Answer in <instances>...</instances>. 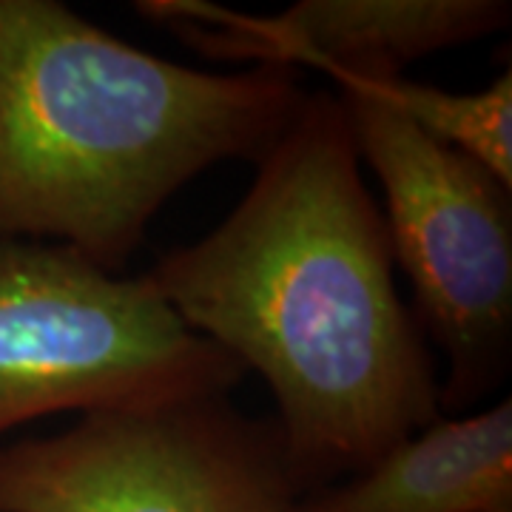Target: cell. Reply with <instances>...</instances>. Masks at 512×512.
I'll return each instance as SVG.
<instances>
[{
	"label": "cell",
	"instance_id": "1",
	"mask_svg": "<svg viewBox=\"0 0 512 512\" xmlns=\"http://www.w3.org/2000/svg\"><path fill=\"white\" fill-rule=\"evenodd\" d=\"M146 276L271 387L302 493L444 419L433 350L396 288L384 214L333 92H308L237 208Z\"/></svg>",
	"mask_w": 512,
	"mask_h": 512
},
{
	"label": "cell",
	"instance_id": "2",
	"mask_svg": "<svg viewBox=\"0 0 512 512\" xmlns=\"http://www.w3.org/2000/svg\"><path fill=\"white\" fill-rule=\"evenodd\" d=\"M308 92L296 72H200L57 0H0V239L69 245L120 274L180 188L259 163Z\"/></svg>",
	"mask_w": 512,
	"mask_h": 512
},
{
	"label": "cell",
	"instance_id": "3",
	"mask_svg": "<svg viewBox=\"0 0 512 512\" xmlns=\"http://www.w3.org/2000/svg\"><path fill=\"white\" fill-rule=\"evenodd\" d=\"M248 373L143 276L69 245L0 239V436L69 413L228 396Z\"/></svg>",
	"mask_w": 512,
	"mask_h": 512
},
{
	"label": "cell",
	"instance_id": "4",
	"mask_svg": "<svg viewBox=\"0 0 512 512\" xmlns=\"http://www.w3.org/2000/svg\"><path fill=\"white\" fill-rule=\"evenodd\" d=\"M359 160L384 194L396 268L416 319L441 350V413L464 416L507 382L512 365V188L427 137L384 97L333 83Z\"/></svg>",
	"mask_w": 512,
	"mask_h": 512
},
{
	"label": "cell",
	"instance_id": "5",
	"mask_svg": "<svg viewBox=\"0 0 512 512\" xmlns=\"http://www.w3.org/2000/svg\"><path fill=\"white\" fill-rule=\"evenodd\" d=\"M299 495L276 419L228 396L89 413L0 444V512H291Z\"/></svg>",
	"mask_w": 512,
	"mask_h": 512
},
{
	"label": "cell",
	"instance_id": "6",
	"mask_svg": "<svg viewBox=\"0 0 512 512\" xmlns=\"http://www.w3.org/2000/svg\"><path fill=\"white\" fill-rule=\"evenodd\" d=\"M134 9L214 60L308 66L330 80L399 77L410 63L512 23L510 0H299L279 15L200 0H140Z\"/></svg>",
	"mask_w": 512,
	"mask_h": 512
},
{
	"label": "cell",
	"instance_id": "7",
	"mask_svg": "<svg viewBox=\"0 0 512 512\" xmlns=\"http://www.w3.org/2000/svg\"><path fill=\"white\" fill-rule=\"evenodd\" d=\"M291 512H512V402L439 419Z\"/></svg>",
	"mask_w": 512,
	"mask_h": 512
},
{
	"label": "cell",
	"instance_id": "8",
	"mask_svg": "<svg viewBox=\"0 0 512 512\" xmlns=\"http://www.w3.org/2000/svg\"><path fill=\"white\" fill-rule=\"evenodd\" d=\"M356 83L384 97L436 143L456 148L464 157L484 165L495 180L512 188V72L495 77L481 92H447L419 80L382 77V80H333Z\"/></svg>",
	"mask_w": 512,
	"mask_h": 512
}]
</instances>
